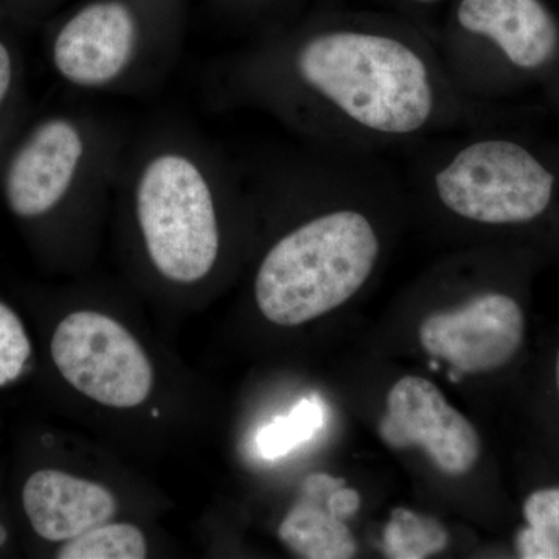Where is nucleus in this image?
I'll return each mask as SVG.
<instances>
[{
	"instance_id": "nucleus-1",
	"label": "nucleus",
	"mask_w": 559,
	"mask_h": 559,
	"mask_svg": "<svg viewBox=\"0 0 559 559\" xmlns=\"http://www.w3.org/2000/svg\"><path fill=\"white\" fill-rule=\"evenodd\" d=\"M280 84L333 148L381 154L479 127L432 32L395 11L347 10L280 58Z\"/></svg>"
},
{
	"instance_id": "nucleus-2",
	"label": "nucleus",
	"mask_w": 559,
	"mask_h": 559,
	"mask_svg": "<svg viewBox=\"0 0 559 559\" xmlns=\"http://www.w3.org/2000/svg\"><path fill=\"white\" fill-rule=\"evenodd\" d=\"M381 154L353 151L333 202L264 255L255 277L261 314L297 326L336 310L366 286L382 255L373 207L401 193Z\"/></svg>"
},
{
	"instance_id": "nucleus-3",
	"label": "nucleus",
	"mask_w": 559,
	"mask_h": 559,
	"mask_svg": "<svg viewBox=\"0 0 559 559\" xmlns=\"http://www.w3.org/2000/svg\"><path fill=\"white\" fill-rule=\"evenodd\" d=\"M436 43L457 90L480 103L500 90L507 73L551 68L559 27L540 0H451Z\"/></svg>"
},
{
	"instance_id": "nucleus-4",
	"label": "nucleus",
	"mask_w": 559,
	"mask_h": 559,
	"mask_svg": "<svg viewBox=\"0 0 559 559\" xmlns=\"http://www.w3.org/2000/svg\"><path fill=\"white\" fill-rule=\"evenodd\" d=\"M138 218L150 259L165 278L194 283L219 253L215 204L189 159L164 154L146 165L138 189Z\"/></svg>"
},
{
	"instance_id": "nucleus-5",
	"label": "nucleus",
	"mask_w": 559,
	"mask_h": 559,
	"mask_svg": "<svg viewBox=\"0 0 559 559\" xmlns=\"http://www.w3.org/2000/svg\"><path fill=\"white\" fill-rule=\"evenodd\" d=\"M50 349L62 378L103 406H140L153 389L145 349L120 322L102 312L68 316L55 331Z\"/></svg>"
},
{
	"instance_id": "nucleus-6",
	"label": "nucleus",
	"mask_w": 559,
	"mask_h": 559,
	"mask_svg": "<svg viewBox=\"0 0 559 559\" xmlns=\"http://www.w3.org/2000/svg\"><path fill=\"white\" fill-rule=\"evenodd\" d=\"M524 312L507 294L481 293L454 310L433 312L419 326V344L462 374L507 366L524 341Z\"/></svg>"
},
{
	"instance_id": "nucleus-7",
	"label": "nucleus",
	"mask_w": 559,
	"mask_h": 559,
	"mask_svg": "<svg viewBox=\"0 0 559 559\" xmlns=\"http://www.w3.org/2000/svg\"><path fill=\"white\" fill-rule=\"evenodd\" d=\"M378 430L393 450L423 448L448 476L469 473L479 460L477 430L436 384L421 377H404L393 384Z\"/></svg>"
},
{
	"instance_id": "nucleus-8",
	"label": "nucleus",
	"mask_w": 559,
	"mask_h": 559,
	"mask_svg": "<svg viewBox=\"0 0 559 559\" xmlns=\"http://www.w3.org/2000/svg\"><path fill=\"white\" fill-rule=\"evenodd\" d=\"M134 16L120 2L92 3L58 33L53 61L70 83L97 87L119 76L134 53Z\"/></svg>"
},
{
	"instance_id": "nucleus-9",
	"label": "nucleus",
	"mask_w": 559,
	"mask_h": 559,
	"mask_svg": "<svg viewBox=\"0 0 559 559\" xmlns=\"http://www.w3.org/2000/svg\"><path fill=\"white\" fill-rule=\"evenodd\" d=\"M83 156V140L73 124H40L17 151L5 176V198L21 218L49 212L68 193Z\"/></svg>"
},
{
	"instance_id": "nucleus-10",
	"label": "nucleus",
	"mask_w": 559,
	"mask_h": 559,
	"mask_svg": "<svg viewBox=\"0 0 559 559\" xmlns=\"http://www.w3.org/2000/svg\"><path fill=\"white\" fill-rule=\"evenodd\" d=\"M22 503L33 530L51 543H66L105 524L116 514L112 492L58 469L36 471L25 481Z\"/></svg>"
},
{
	"instance_id": "nucleus-11",
	"label": "nucleus",
	"mask_w": 559,
	"mask_h": 559,
	"mask_svg": "<svg viewBox=\"0 0 559 559\" xmlns=\"http://www.w3.org/2000/svg\"><path fill=\"white\" fill-rule=\"evenodd\" d=\"M344 485V479L330 474L307 477L299 500L278 528L280 539L289 550L308 559H348L358 554L352 530L326 507L331 492Z\"/></svg>"
},
{
	"instance_id": "nucleus-12",
	"label": "nucleus",
	"mask_w": 559,
	"mask_h": 559,
	"mask_svg": "<svg viewBox=\"0 0 559 559\" xmlns=\"http://www.w3.org/2000/svg\"><path fill=\"white\" fill-rule=\"evenodd\" d=\"M450 533L433 518L407 509H395L384 527L382 544L389 558L423 559L440 554Z\"/></svg>"
},
{
	"instance_id": "nucleus-13",
	"label": "nucleus",
	"mask_w": 559,
	"mask_h": 559,
	"mask_svg": "<svg viewBox=\"0 0 559 559\" xmlns=\"http://www.w3.org/2000/svg\"><path fill=\"white\" fill-rule=\"evenodd\" d=\"M143 533L131 524H102L66 540L60 559H143L146 557Z\"/></svg>"
},
{
	"instance_id": "nucleus-14",
	"label": "nucleus",
	"mask_w": 559,
	"mask_h": 559,
	"mask_svg": "<svg viewBox=\"0 0 559 559\" xmlns=\"http://www.w3.org/2000/svg\"><path fill=\"white\" fill-rule=\"evenodd\" d=\"M325 423V406L318 396L304 399L286 417L275 418L257 437L260 454L275 460L311 440Z\"/></svg>"
},
{
	"instance_id": "nucleus-15",
	"label": "nucleus",
	"mask_w": 559,
	"mask_h": 559,
	"mask_svg": "<svg viewBox=\"0 0 559 559\" xmlns=\"http://www.w3.org/2000/svg\"><path fill=\"white\" fill-rule=\"evenodd\" d=\"M32 344L16 312L0 301V388L20 378Z\"/></svg>"
},
{
	"instance_id": "nucleus-16",
	"label": "nucleus",
	"mask_w": 559,
	"mask_h": 559,
	"mask_svg": "<svg viewBox=\"0 0 559 559\" xmlns=\"http://www.w3.org/2000/svg\"><path fill=\"white\" fill-rule=\"evenodd\" d=\"M524 516L530 527L559 543V488L532 492L524 503Z\"/></svg>"
},
{
	"instance_id": "nucleus-17",
	"label": "nucleus",
	"mask_w": 559,
	"mask_h": 559,
	"mask_svg": "<svg viewBox=\"0 0 559 559\" xmlns=\"http://www.w3.org/2000/svg\"><path fill=\"white\" fill-rule=\"evenodd\" d=\"M518 554L524 559H558L559 543L539 530L522 528L516 538Z\"/></svg>"
},
{
	"instance_id": "nucleus-18",
	"label": "nucleus",
	"mask_w": 559,
	"mask_h": 559,
	"mask_svg": "<svg viewBox=\"0 0 559 559\" xmlns=\"http://www.w3.org/2000/svg\"><path fill=\"white\" fill-rule=\"evenodd\" d=\"M385 3H389L395 13L403 14V16L409 17V20L432 32L429 28L428 22H426V17L432 11L439 10L440 7L451 3V0H385Z\"/></svg>"
},
{
	"instance_id": "nucleus-19",
	"label": "nucleus",
	"mask_w": 559,
	"mask_h": 559,
	"mask_svg": "<svg viewBox=\"0 0 559 559\" xmlns=\"http://www.w3.org/2000/svg\"><path fill=\"white\" fill-rule=\"evenodd\" d=\"M326 507L337 520L347 521L348 518L355 516L360 507V496L356 489L341 487L336 491L331 492Z\"/></svg>"
},
{
	"instance_id": "nucleus-20",
	"label": "nucleus",
	"mask_w": 559,
	"mask_h": 559,
	"mask_svg": "<svg viewBox=\"0 0 559 559\" xmlns=\"http://www.w3.org/2000/svg\"><path fill=\"white\" fill-rule=\"evenodd\" d=\"M11 75H13V66H11L10 51L0 40V105L9 94Z\"/></svg>"
},
{
	"instance_id": "nucleus-21",
	"label": "nucleus",
	"mask_w": 559,
	"mask_h": 559,
	"mask_svg": "<svg viewBox=\"0 0 559 559\" xmlns=\"http://www.w3.org/2000/svg\"><path fill=\"white\" fill-rule=\"evenodd\" d=\"M7 538V532L3 530V527H0V546H2L3 543H5Z\"/></svg>"
},
{
	"instance_id": "nucleus-22",
	"label": "nucleus",
	"mask_w": 559,
	"mask_h": 559,
	"mask_svg": "<svg viewBox=\"0 0 559 559\" xmlns=\"http://www.w3.org/2000/svg\"><path fill=\"white\" fill-rule=\"evenodd\" d=\"M557 385H558V395H559V349L557 356Z\"/></svg>"
}]
</instances>
